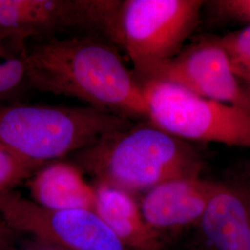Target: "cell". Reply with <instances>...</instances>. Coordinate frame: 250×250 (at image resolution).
I'll return each mask as SVG.
<instances>
[{"mask_svg":"<svg viewBox=\"0 0 250 250\" xmlns=\"http://www.w3.org/2000/svg\"><path fill=\"white\" fill-rule=\"evenodd\" d=\"M28 188L31 199L46 208L94 210L95 187L75 163L62 160L45 164L29 179Z\"/></svg>","mask_w":250,"mask_h":250,"instance_id":"obj_11","label":"cell"},{"mask_svg":"<svg viewBox=\"0 0 250 250\" xmlns=\"http://www.w3.org/2000/svg\"><path fill=\"white\" fill-rule=\"evenodd\" d=\"M0 215L20 234L70 250H131L93 209L57 210L14 190L0 194Z\"/></svg>","mask_w":250,"mask_h":250,"instance_id":"obj_6","label":"cell"},{"mask_svg":"<svg viewBox=\"0 0 250 250\" xmlns=\"http://www.w3.org/2000/svg\"><path fill=\"white\" fill-rule=\"evenodd\" d=\"M24 60L27 83L36 89L129 120L147 119L140 82L106 42L88 36L51 38L25 49Z\"/></svg>","mask_w":250,"mask_h":250,"instance_id":"obj_1","label":"cell"},{"mask_svg":"<svg viewBox=\"0 0 250 250\" xmlns=\"http://www.w3.org/2000/svg\"><path fill=\"white\" fill-rule=\"evenodd\" d=\"M217 40L228 55L236 77L250 83V25Z\"/></svg>","mask_w":250,"mask_h":250,"instance_id":"obj_13","label":"cell"},{"mask_svg":"<svg viewBox=\"0 0 250 250\" xmlns=\"http://www.w3.org/2000/svg\"><path fill=\"white\" fill-rule=\"evenodd\" d=\"M20 250H70L51 242L30 237L21 245Z\"/></svg>","mask_w":250,"mask_h":250,"instance_id":"obj_16","label":"cell"},{"mask_svg":"<svg viewBox=\"0 0 250 250\" xmlns=\"http://www.w3.org/2000/svg\"><path fill=\"white\" fill-rule=\"evenodd\" d=\"M199 223L214 250H250V189L219 184Z\"/></svg>","mask_w":250,"mask_h":250,"instance_id":"obj_10","label":"cell"},{"mask_svg":"<svg viewBox=\"0 0 250 250\" xmlns=\"http://www.w3.org/2000/svg\"><path fill=\"white\" fill-rule=\"evenodd\" d=\"M132 125L129 119L89 106L5 105L0 106V146L44 166Z\"/></svg>","mask_w":250,"mask_h":250,"instance_id":"obj_3","label":"cell"},{"mask_svg":"<svg viewBox=\"0 0 250 250\" xmlns=\"http://www.w3.org/2000/svg\"><path fill=\"white\" fill-rule=\"evenodd\" d=\"M203 5L201 0L120 1L106 36L124 48L142 79L181 52Z\"/></svg>","mask_w":250,"mask_h":250,"instance_id":"obj_4","label":"cell"},{"mask_svg":"<svg viewBox=\"0 0 250 250\" xmlns=\"http://www.w3.org/2000/svg\"><path fill=\"white\" fill-rule=\"evenodd\" d=\"M42 167L0 146V194L14 190L20 183L31 178Z\"/></svg>","mask_w":250,"mask_h":250,"instance_id":"obj_14","label":"cell"},{"mask_svg":"<svg viewBox=\"0 0 250 250\" xmlns=\"http://www.w3.org/2000/svg\"><path fill=\"white\" fill-rule=\"evenodd\" d=\"M198 177L172 179L146 192L140 210L154 231L199 222L218 188Z\"/></svg>","mask_w":250,"mask_h":250,"instance_id":"obj_9","label":"cell"},{"mask_svg":"<svg viewBox=\"0 0 250 250\" xmlns=\"http://www.w3.org/2000/svg\"><path fill=\"white\" fill-rule=\"evenodd\" d=\"M149 80L173 83L250 113V91L240 85L228 55L217 39L192 45L154 68L142 78V82Z\"/></svg>","mask_w":250,"mask_h":250,"instance_id":"obj_8","label":"cell"},{"mask_svg":"<svg viewBox=\"0 0 250 250\" xmlns=\"http://www.w3.org/2000/svg\"><path fill=\"white\" fill-rule=\"evenodd\" d=\"M3 55V45L0 44V61H1V56Z\"/></svg>","mask_w":250,"mask_h":250,"instance_id":"obj_17","label":"cell"},{"mask_svg":"<svg viewBox=\"0 0 250 250\" xmlns=\"http://www.w3.org/2000/svg\"><path fill=\"white\" fill-rule=\"evenodd\" d=\"M73 159L98 184L130 194L146 192L172 179L197 177L200 169V161L190 146L151 123L107 134L73 154Z\"/></svg>","mask_w":250,"mask_h":250,"instance_id":"obj_2","label":"cell"},{"mask_svg":"<svg viewBox=\"0 0 250 250\" xmlns=\"http://www.w3.org/2000/svg\"><path fill=\"white\" fill-rule=\"evenodd\" d=\"M147 120L181 140L250 148V113L206 99L179 85L149 80L140 83Z\"/></svg>","mask_w":250,"mask_h":250,"instance_id":"obj_5","label":"cell"},{"mask_svg":"<svg viewBox=\"0 0 250 250\" xmlns=\"http://www.w3.org/2000/svg\"><path fill=\"white\" fill-rule=\"evenodd\" d=\"M20 233L12 229L0 215V250H13L17 248Z\"/></svg>","mask_w":250,"mask_h":250,"instance_id":"obj_15","label":"cell"},{"mask_svg":"<svg viewBox=\"0 0 250 250\" xmlns=\"http://www.w3.org/2000/svg\"><path fill=\"white\" fill-rule=\"evenodd\" d=\"M119 1L0 0V44L9 41L21 50L24 41L69 29L106 33Z\"/></svg>","mask_w":250,"mask_h":250,"instance_id":"obj_7","label":"cell"},{"mask_svg":"<svg viewBox=\"0 0 250 250\" xmlns=\"http://www.w3.org/2000/svg\"><path fill=\"white\" fill-rule=\"evenodd\" d=\"M94 210L131 250H160L158 233L146 224L132 194L96 184Z\"/></svg>","mask_w":250,"mask_h":250,"instance_id":"obj_12","label":"cell"}]
</instances>
